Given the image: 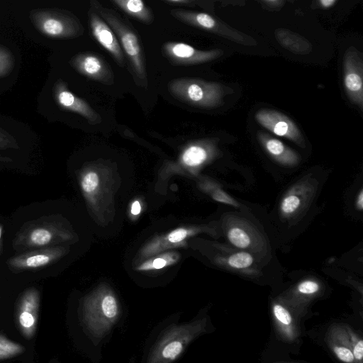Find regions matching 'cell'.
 <instances>
[{
	"label": "cell",
	"mask_w": 363,
	"mask_h": 363,
	"mask_svg": "<svg viewBox=\"0 0 363 363\" xmlns=\"http://www.w3.org/2000/svg\"><path fill=\"white\" fill-rule=\"evenodd\" d=\"M73 66L82 74L96 80L106 82L111 79V72L104 62L99 57L90 55L76 57Z\"/></svg>",
	"instance_id": "20"
},
{
	"label": "cell",
	"mask_w": 363,
	"mask_h": 363,
	"mask_svg": "<svg viewBox=\"0 0 363 363\" xmlns=\"http://www.w3.org/2000/svg\"><path fill=\"white\" fill-rule=\"evenodd\" d=\"M200 230L198 228H179L165 235L156 237L143 248L141 255L147 257L169 248L183 247L187 238Z\"/></svg>",
	"instance_id": "17"
},
{
	"label": "cell",
	"mask_w": 363,
	"mask_h": 363,
	"mask_svg": "<svg viewBox=\"0 0 363 363\" xmlns=\"http://www.w3.org/2000/svg\"><path fill=\"white\" fill-rule=\"evenodd\" d=\"M171 11L174 16L186 23L211 31L236 43L246 46L257 45V41L252 37L229 26L209 14L181 9Z\"/></svg>",
	"instance_id": "9"
},
{
	"label": "cell",
	"mask_w": 363,
	"mask_h": 363,
	"mask_svg": "<svg viewBox=\"0 0 363 363\" xmlns=\"http://www.w3.org/2000/svg\"><path fill=\"white\" fill-rule=\"evenodd\" d=\"M336 3V0H320L318 1L320 6L323 9L330 8Z\"/></svg>",
	"instance_id": "36"
},
{
	"label": "cell",
	"mask_w": 363,
	"mask_h": 363,
	"mask_svg": "<svg viewBox=\"0 0 363 363\" xmlns=\"http://www.w3.org/2000/svg\"><path fill=\"white\" fill-rule=\"evenodd\" d=\"M91 3L92 8L116 33L137 77L146 82L147 74L143 50L139 38L132 26L113 10L102 6L96 1Z\"/></svg>",
	"instance_id": "7"
},
{
	"label": "cell",
	"mask_w": 363,
	"mask_h": 363,
	"mask_svg": "<svg viewBox=\"0 0 363 363\" xmlns=\"http://www.w3.org/2000/svg\"><path fill=\"white\" fill-rule=\"evenodd\" d=\"M167 56L179 64H199L211 61L223 54L222 50H199L182 43H167L164 45Z\"/></svg>",
	"instance_id": "15"
},
{
	"label": "cell",
	"mask_w": 363,
	"mask_h": 363,
	"mask_svg": "<svg viewBox=\"0 0 363 363\" xmlns=\"http://www.w3.org/2000/svg\"><path fill=\"white\" fill-rule=\"evenodd\" d=\"M100 184V178L96 172L88 170L81 177L80 186L84 195L91 196L94 194Z\"/></svg>",
	"instance_id": "29"
},
{
	"label": "cell",
	"mask_w": 363,
	"mask_h": 363,
	"mask_svg": "<svg viewBox=\"0 0 363 363\" xmlns=\"http://www.w3.org/2000/svg\"><path fill=\"white\" fill-rule=\"evenodd\" d=\"M40 295L35 287L25 290L18 297L15 308V322L18 330L26 339H32L37 330Z\"/></svg>",
	"instance_id": "11"
},
{
	"label": "cell",
	"mask_w": 363,
	"mask_h": 363,
	"mask_svg": "<svg viewBox=\"0 0 363 363\" xmlns=\"http://www.w3.org/2000/svg\"><path fill=\"white\" fill-rule=\"evenodd\" d=\"M141 211V205L138 201L133 202L130 208V213L133 216H138Z\"/></svg>",
	"instance_id": "35"
},
{
	"label": "cell",
	"mask_w": 363,
	"mask_h": 363,
	"mask_svg": "<svg viewBox=\"0 0 363 363\" xmlns=\"http://www.w3.org/2000/svg\"><path fill=\"white\" fill-rule=\"evenodd\" d=\"M169 92L179 100L202 108L221 106L233 89L221 84L199 79H179L169 84Z\"/></svg>",
	"instance_id": "6"
},
{
	"label": "cell",
	"mask_w": 363,
	"mask_h": 363,
	"mask_svg": "<svg viewBox=\"0 0 363 363\" xmlns=\"http://www.w3.org/2000/svg\"><path fill=\"white\" fill-rule=\"evenodd\" d=\"M179 259V255L175 252H164L147 259L136 267V269L138 271L157 270L175 264Z\"/></svg>",
	"instance_id": "26"
},
{
	"label": "cell",
	"mask_w": 363,
	"mask_h": 363,
	"mask_svg": "<svg viewBox=\"0 0 363 363\" xmlns=\"http://www.w3.org/2000/svg\"><path fill=\"white\" fill-rule=\"evenodd\" d=\"M257 122L274 135L295 143L304 148L306 145L296 124L285 114L272 109H260L255 116Z\"/></svg>",
	"instance_id": "14"
},
{
	"label": "cell",
	"mask_w": 363,
	"mask_h": 363,
	"mask_svg": "<svg viewBox=\"0 0 363 363\" xmlns=\"http://www.w3.org/2000/svg\"><path fill=\"white\" fill-rule=\"evenodd\" d=\"M324 291L325 287L322 283L315 279H308L298 282L276 298L306 322L312 318L311 308L315 301L323 297Z\"/></svg>",
	"instance_id": "8"
},
{
	"label": "cell",
	"mask_w": 363,
	"mask_h": 363,
	"mask_svg": "<svg viewBox=\"0 0 363 363\" xmlns=\"http://www.w3.org/2000/svg\"><path fill=\"white\" fill-rule=\"evenodd\" d=\"M55 94L57 103L62 107L82 115L93 123L101 122L100 116L87 103L64 89L62 85L57 86Z\"/></svg>",
	"instance_id": "19"
},
{
	"label": "cell",
	"mask_w": 363,
	"mask_h": 363,
	"mask_svg": "<svg viewBox=\"0 0 363 363\" xmlns=\"http://www.w3.org/2000/svg\"><path fill=\"white\" fill-rule=\"evenodd\" d=\"M215 147L211 145H192L182 155V161L191 167H197L208 161L214 154Z\"/></svg>",
	"instance_id": "23"
},
{
	"label": "cell",
	"mask_w": 363,
	"mask_h": 363,
	"mask_svg": "<svg viewBox=\"0 0 363 363\" xmlns=\"http://www.w3.org/2000/svg\"><path fill=\"white\" fill-rule=\"evenodd\" d=\"M260 363H308L303 361L293 360L289 357H272L267 359H262Z\"/></svg>",
	"instance_id": "33"
},
{
	"label": "cell",
	"mask_w": 363,
	"mask_h": 363,
	"mask_svg": "<svg viewBox=\"0 0 363 363\" xmlns=\"http://www.w3.org/2000/svg\"><path fill=\"white\" fill-rule=\"evenodd\" d=\"M257 139L265 152L277 162L287 167L298 164V155L281 140L262 132L257 133Z\"/></svg>",
	"instance_id": "18"
},
{
	"label": "cell",
	"mask_w": 363,
	"mask_h": 363,
	"mask_svg": "<svg viewBox=\"0 0 363 363\" xmlns=\"http://www.w3.org/2000/svg\"><path fill=\"white\" fill-rule=\"evenodd\" d=\"M303 185L294 186L283 197L280 211L284 217H291L298 213L306 203V191Z\"/></svg>",
	"instance_id": "22"
},
{
	"label": "cell",
	"mask_w": 363,
	"mask_h": 363,
	"mask_svg": "<svg viewBox=\"0 0 363 363\" xmlns=\"http://www.w3.org/2000/svg\"><path fill=\"white\" fill-rule=\"evenodd\" d=\"M356 207L358 210L362 211L363 208V190L361 189L357 194L356 199Z\"/></svg>",
	"instance_id": "37"
},
{
	"label": "cell",
	"mask_w": 363,
	"mask_h": 363,
	"mask_svg": "<svg viewBox=\"0 0 363 363\" xmlns=\"http://www.w3.org/2000/svg\"><path fill=\"white\" fill-rule=\"evenodd\" d=\"M25 350L23 345L11 340L0 333V361L18 356Z\"/></svg>",
	"instance_id": "27"
},
{
	"label": "cell",
	"mask_w": 363,
	"mask_h": 363,
	"mask_svg": "<svg viewBox=\"0 0 363 363\" xmlns=\"http://www.w3.org/2000/svg\"><path fill=\"white\" fill-rule=\"evenodd\" d=\"M208 191L211 196L216 201L230 205L236 208L240 206L239 203L236 200L218 186H213L209 188Z\"/></svg>",
	"instance_id": "31"
},
{
	"label": "cell",
	"mask_w": 363,
	"mask_h": 363,
	"mask_svg": "<svg viewBox=\"0 0 363 363\" xmlns=\"http://www.w3.org/2000/svg\"><path fill=\"white\" fill-rule=\"evenodd\" d=\"M11 56L6 51L0 50V68L6 73L11 67ZM0 75L1 73L0 72Z\"/></svg>",
	"instance_id": "32"
},
{
	"label": "cell",
	"mask_w": 363,
	"mask_h": 363,
	"mask_svg": "<svg viewBox=\"0 0 363 363\" xmlns=\"http://www.w3.org/2000/svg\"><path fill=\"white\" fill-rule=\"evenodd\" d=\"M313 337L338 363H363L362 333L346 321L330 322Z\"/></svg>",
	"instance_id": "2"
},
{
	"label": "cell",
	"mask_w": 363,
	"mask_h": 363,
	"mask_svg": "<svg viewBox=\"0 0 363 363\" xmlns=\"http://www.w3.org/2000/svg\"><path fill=\"white\" fill-rule=\"evenodd\" d=\"M18 145L16 139L7 131L0 128V150L9 148L18 149ZM11 159L0 155V162H11Z\"/></svg>",
	"instance_id": "30"
},
{
	"label": "cell",
	"mask_w": 363,
	"mask_h": 363,
	"mask_svg": "<svg viewBox=\"0 0 363 363\" xmlns=\"http://www.w3.org/2000/svg\"><path fill=\"white\" fill-rule=\"evenodd\" d=\"M89 21L92 34L96 40L114 57L119 65L124 66L123 51L116 36L94 9L89 12Z\"/></svg>",
	"instance_id": "16"
},
{
	"label": "cell",
	"mask_w": 363,
	"mask_h": 363,
	"mask_svg": "<svg viewBox=\"0 0 363 363\" xmlns=\"http://www.w3.org/2000/svg\"><path fill=\"white\" fill-rule=\"evenodd\" d=\"M274 36L282 47L294 54L307 55L312 50V45L307 39L289 30L276 29Z\"/></svg>",
	"instance_id": "21"
},
{
	"label": "cell",
	"mask_w": 363,
	"mask_h": 363,
	"mask_svg": "<svg viewBox=\"0 0 363 363\" xmlns=\"http://www.w3.org/2000/svg\"><path fill=\"white\" fill-rule=\"evenodd\" d=\"M1 246H2V245H1V243H0V251L1 250Z\"/></svg>",
	"instance_id": "40"
},
{
	"label": "cell",
	"mask_w": 363,
	"mask_h": 363,
	"mask_svg": "<svg viewBox=\"0 0 363 363\" xmlns=\"http://www.w3.org/2000/svg\"><path fill=\"white\" fill-rule=\"evenodd\" d=\"M72 238L67 227L56 216H44L24 224L13 241L18 252L57 246Z\"/></svg>",
	"instance_id": "4"
},
{
	"label": "cell",
	"mask_w": 363,
	"mask_h": 363,
	"mask_svg": "<svg viewBox=\"0 0 363 363\" xmlns=\"http://www.w3.org/2000/svg\"><path fill=\"white\" fill-rule=\"evenodd\" d=\"M68 252L64 246L39 248L21 252L9 258V269L15 273L36 270L52 264Z\"/></svg>",
	"instance_id": "12"
},
{
	"label": "cell",
	"mask_w": 363,
	"mask_h": 363,
	"mask_svg": "<svg viewBox=\"0 0 363 363\" xmlns=\"http://www.w3.org/2000/svg\"><path fill=\"white\" fill-rule=\"evenodd\" d=\"M271 333L262 359L298 354L306 335L305 321L277 298L269 305Z\"/></svg>",
	"instance_id": "1"
},
{
	"label": "cell",
	"mask_w": 363,
	"mask_h": 363,
	"mask_svg": "<svg viewBox=\"0 0 363 363\" xmlns=\"http://www.w3.org/2000/svg\"><path fill=\"white\" fill-rule=\"evenodd\" d=\"M1 233H2V226L0 225V239H1Z\"/></svg>",
	"instance_id": "39"
},
{
	"label": "cell",
	"mask_w": 363,
	"mask_h": 363,
	"mask_svg": "<svg viewBox=\"0 0 363 363\" xmlns=\"http://www.w3.org/2000/svg\"><path fill=\"white\" fill-rule=\"evenodd\" d=\"M166 2L171 4H189L191 1L188 0H167Z\"/></svg>",
	"instance_id": "38"
},
{
	"label": "cell",
	"mask_w": 363,
	"mask_h": 363,
	"mask_svg": "<svg viewBox=\"0 0 363 363\" xmlns=\"http://www.w3.org/2000/svg\"><path fill=\"white\" fill-rule=\"evenodd\" d=\"M118 7L144 23H151L153 21V16L148 7L141 0H113Z\"/></svg>",
	"instance_id": "24"
},
{
	"label": "cell",
	"mask_w": 363,
	"mask_h": 363,
	"mask_svg": "<svg viewBox=\"0 0 363 363\" xmlns=\"http://www.w3.org/2000/svg\"><path fill=\"white\" fill-rule=\"evenodd\" d=\"M363 62L361 53L354 47H350L343 59V84L350 100L363 108Z\"/></svg>",
	"instance_id": "13"
},
{
	"label": "cell",
	"mask_w": 363,
	"mask_h": 363,
	"mask_svg": "<svg viewBox=\"0 0 363 363\" xmlns=\"http://www.w3.org/2000/svg\"><path fill=\"white\" fill-rule=\"evenodd\" d=\"M211 325L206 315L189 323L172 325L154 345L146 363L173 362L194 340L214 330Z\"/></svg>",
	"instance_id": "3"
},
{
	"label": "cell",
	"mask_w": 363,
	"mask_h": 363,
	"mask_svg": "<svg viewBox=\"0 0 363 363\" xmlns=\"http://www.w3.org/2000/svg\"><path fill=\"white\" fill-rule=\"evenodd\" d=\"M263 3L272 9H278L281 7L284 4L285 1L281 0H269L264 1Z\"/></svg>",
	"instance_id": "34"
},
{
	"label": "cell",
	"mask_w": 363,
	"mask_h": 363,
	"mask_svg": "<svg viewBox=\"0 0 363 363\" xmlns=\"http://www.w3.org/2000/svg\"><path fill=\"white\" fill-rule=\"evenodd\" d=\"M224 262L231 269L242 270L251 267L254 259L250 253L241 251L230 255Z\"/></svg>",
	"instance_id": "28"
},
{
	"label": "cell",
	"mask_w": 363,
	"mask_h": 363,
	"mask_svg": "<svg viewBox=\"0 0 363 363\" xmlns=\"http://www.w3.org/2000/svg\"><path fill=\"white\" fill-rule=\"evenodd\" d=\"M30 18L40 32L50 37L70 38L77 33L73 18L59 10L35 9L30 12Z\"/></svg>",
	"instance_id": "10"
},
{
	"label": "cell",
	"mask_w": 363,
	"mask_h": 363,
	"mask_svg": "<svg viewBox=\"0 0 363 363\" xmlns=\"http://www.w3.org/2000/svg\"><path fill=\"white\" fill-rule=\"evenodd\" d=\"M120 306L113 292L101 286L86 296L82 306L83 323L96 338L104 337L117 322Z\"/></svg>",
	"instance_id": "5"
},
{
	"label": "cell",
	"mask_w": 363,
	"mask_h": 363,
	"mask_svg": "<svg viewBox=\"0 0 363 363\" xmlns=\"http://www.w3.org/2000/svg\"><path fill=\"white\" fill-rule=\"evenodd\" d=\"M227 238L231 244L240 249H249L254 242L252 233L242 225L230 226L227 230Z\"/></svg>",
	"instance_id": "25"
}]
</instances>
